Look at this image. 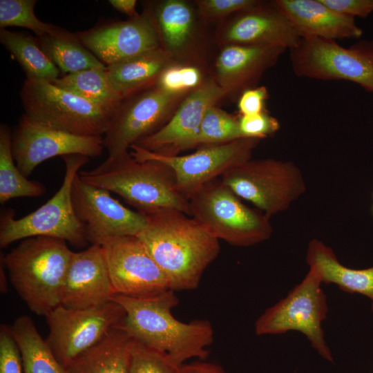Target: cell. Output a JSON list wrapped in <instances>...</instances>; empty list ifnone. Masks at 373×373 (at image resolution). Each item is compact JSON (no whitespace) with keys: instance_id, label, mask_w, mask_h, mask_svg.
Here are the masks:
<instances>
[{"instance_id":"cell-1","label":"cell","mask_w":373,"mask_h":373,"mask_svg":"<svg viewBox=\"0 0 373 373\" xmlns=\"http://www.w3.org/2000/svg\"><path fill=\"white\" fill-rule=\"evenodd\" d=\"M144 216L145 227L137 236L166 275L171 289L197 287L220 252L219 240L180 211L162 209Z\"/></svg>"},{"instance_id":"cell-2","label":"cell","mask_w":373,"mask_h":373,"mask_svg":"<svg viewBox=\"0 0 373 373\" xmlns=\"http://www.w3.org/2000/svg\"><path fill=\"white\" fill-rule=\"evenodd\" d=\"M112 300L124 309L117 327L132 339L166 354L178 366L191 358H205L213 343V329L207 321L182 323L172 315L178 303L174 290L146 297L115 294Z\"/></svg>"},{"instance_id":"cell-3","label":"cell","mask_w":373,"mask_h":373,"mask_svg":"<svg viewBox=\"0 0 373 373\" xmlns=\"http://www.w3.org/2000/svg\"><path fill=\"white\" fill-rule=\"evenodd\" d=\"M79 175L90 184L119 195L143 215L171 209L190 216L189 200L178 191L172 169L161 162L137 161L128 151L108 156Z\"/></svg>"},{"instance_id":"cell-4","label":"cell","mask_w":373,"mask_h":373,"mask_svg":"<svg viewBox=\"0 0 373 373\" xmlns=\"http://www.w3.org/2000/svg\"><path fill=\"white\" fill-rule=\"evenodd\" d=\"M73 253L65 240L35 236L22 240L1 262L29 309L46 316L61 305Z\"/></svg>"},{"instance_id":"cell-5","label":"cell","mask_w":373,"mask_h":373,"mask_svg":"<svg viewBox=\"0 0 373 373\" xmlns=\"http://www.w3.org/2000/svg\"><path fill=\"white\" fill-rule=\"evenodd\" d=\"M220 178L189 198L190 216L216 239L236 247L252 246L270 238V218L251 209Z\"/></svg>"},{"instance_id":"cell-6","label":"cell","mask_w":373,"mask_h":373,"mask_svg":"<svg viewBox=\"0 0 373 373\" xmlns=\"http://www.w3.org/2000/svg\"><path fill=\"white\" fill-rule=\"evenodd\" d=\"M62 158L65 163L63 182L49 200L21 218H16L12 210L1 213V248L17 240L35 236L55 238L77 247L88 244L84 228L73 209L72 186L79 170L89 162L90 157L75 154Z\"/></svg>"},{"instance_id":"cell-7","label":"cell","mask_w":373,"mask_h":373,"mask_svg":"<svg viewBox=\"0 0 373 373\" xmlns=\"http://www.w3.org/2000/svg\"><path fill=\"white\" fill-rule=\"evenodd\" d=\"M19 95L28 119L78 135L103 137L115 112L44 81L26 79Z\"/></svg>"},{"instance_id":"cell-8","label":"cell","mask_w":373,"mask_h":373,"mask_svg":"<svg viewBox=\"0 0 373 373\" xmlns=\"http://www.w3.org/2000/svg\"><path fill=\"white\" fill-rule=\"evenodd\" d=\"M220 178L269 218L287 210L307 189L303 175L293 162L273 158H251Z\"/></svg>"},{"instance_id":"cell-9","label":"cell","mask_w":373,"mask_h":373,"mask_svg":"<svg viewBox=\"0 0 373 373\" xmlns=\"http://www.w3.org/2000/svg\"><path fill=\"white\" fill-rule=\"evenodd\" d=\"M321 283L316 269L309 267L304 279L286 297L268 308L257 319L256 334L260 336L300 332L307 336L312 347L324 359L332 362V352L321 327L328 311Z\"/></svg>"},{"instance_id":"cell-10","label":"cell","mask_w":373,"mask_h":373,"mask_svg":"<svg viewBox=\"0 0 373 373\" xmlns=\"http://www.w3.org/2000/svg\"><path fill=\"white\" fill-rule=\"evenodd\" d=\"M260 140L245 137L202 146L194 153L174 156L159 155L133 144L129 149V153L137 161L156 160L169 166L175 175L178 191L189 200L206 184L251 159Z\"/></svg>"},{"instance_id":"cell-11","label":"cell","mask_w":373,"mask_h":373,"mask_svg":"<svg viewBox=\"0 0 373 373\" xmlns=\"http://www.w3.org/2000/svg\"><path fill=\"white\" fill-rule=\"evenodd\" d=\"M187 94L170 93L155 84L123 99L103 136L108 156L128 152L132 145L157 131Z\"/></svg>"},{"instance_id":"cell-12","label":"cell","mask_w":373,"mask_h":373,"mask_svg":"<svg viewBox=\"0 0 373 373\" xmlns=\"http://www.w3.org/2000/svg\"><path fill=\"white\" fill-rule=\"evenodd\" d=\"M124 316L123 307L112 300L85 309H68L59 305L45 316L49 327L46 341L65 367L117 327Z\"/></svg>"},{"instance_id":"cell-13","label":"cell","mask_w":373,"mask_h":373,"mask_svg":"<svg viewBox=\"0 0 373 373\" xmlns=\"http://www.w3.org/2000/svg\"><path fill=\"white\" fill-rule=\"evenodd\" d=\"M289 51L296 76L349 81L373 93V61L352 48H345L335 40L308 37H301Z\"/></svg>"},{"instance_id":"cell-14","label":"cell","mask_w":373,"mask_h":373,"mask_svg":"<svg viewBox=\"0 0 373 373\" xmlns=\"http://www.w3.org/2000/svg\"><path fill=\"white\" fill-rule=\"evenodd\" d=\"M100 245L115 294L146 297L171 289L166 275L137 236L109 238Z\"/></svg>"},{"instance_id":"cell-15","label":"cell","mask_w":373,"mask_h":373,"mask_svg":"<svg viewBox=\"0 0 373 373\" xmlns=\"http://www.w3.org/2000/svg\"><path fill=\"white\" fill-rule=\"evenodd\" d=\"M75 213L91 245H101L112 238L137 236L144 228L146 217L122 204L110 191L82 180L79 173L72 186Z\"/></svg>"},{"instance_id":"cell-16","label":"cell","mask_w":373,"mask_h":373,"mask_svg":"<svg viewBox=\"0 0 373 373\" xmlns=\"http://www.w3.org/2000/svg\"><path fill=\"white\" fill-rule=\"evenodd\" d=\"M12 154L27 178L44 161L56 156L79 154L93 157L104 149L102 136H82L52 128L28 119L23 114L12 137Z\"/></svg>"},{"instance_id":"cell-17","label":"cell","mask_w":373,"mask_h":373,"mask_svg":"<svg viewBox=\"0 0 373 373\" xmlns=\"http://www.w3.org/2000/svg\"><path fill=\"white\" fill-rule=\"evenodd\" d=\"M75 34L106 66L162 48L157 25L148 11L126 21L102 22Z\"/></svg>"},{"instance_id":"cell-18","label":"cell","mask_w":373,"mask_h":373,"mask_svg":"<svg viewBox=\"0 0 373 373\" xmlns=\"http://www.w3.org/2000/svg\"><path fill=\"white\" fill-rule=\"evenodd\" d=\"M225 94L216 80H207L189 93L169 121L157 131L137 145L167 156L195 147V139L207 110Z\"/></svg>"},{"instance_id":"cell-19","label":"cell","mask_w":373,"mask_h":373,"mask_svg":"<svg viewBox=\"0 0 373 373\" xmlns=\"http://www.w3.org/2000/svg\"><path fill=\"white\" fill-rule=\"evenodd\" d=\"M301 37L273 1H260L236 13L222 36L227 44L267 46L291 49Z\"/></svg>"},{"instance_id":"cell-20","label":"cell","mask_w":373,"mask_h":373,"mask_svg":"<svg viewBox=\"0 0 373 373\" xmlns=\"http://www.w3.org/2000/svg\"><path fill=\"white\" fill-rule=\"evenodd\" d=\"M115 295L101 245L73 253L61 305L85 309L104 305Z\"/></svg>"},{"instance_id":"cell-21","label":"cell","mask_w":373,"mask_h":373,"mask_svg":"<svg viewBox=\"0 0 373 373\" xmlns=\"http://www.w3.org/2000/svg\"><path fill=\"white\" fill-rule=\"evenodd\" d=\"M286 50L280 47L227 44L216 62V82L226 97H239L256 87Z\"/></svg>"},{"instance_id":"cell-22","label":"cell","mask_w":373,"mask_h":373,"mask_svg":"<svg viewBox=\"0 0 373 373\" xmlns=\"http://www.w3.org/2000/svg\"><path fill=\"white\" fill-rule=\"evenodd\" d=\"M278 9L286 17L301 37L326 39H358L363 30L354 18L341 15L321 0H275Z\"/></svg>"},{"instance_id":"cell-23","label":"cell","mask_w":373,"mask_h":373,"mask_svg":"<svg viewBox=\"0 0 373 373\" xmlns=\"http://www.w3.org/2000/svg\"><path fill=\"white\" fill-rule=\"evenodd\" d=\"M172 64L171 52L162 47L106 66V73L123 100L154 86L162 72Z\"/></svg>"},{"instance_id":"cell-24","label":"cell","mask_w":373,"mask_h":373,"mask_svg":"<svg viewBox=\"0 0 373 373\" xmlns=\"http://www.w3.org/2000/svg\"><path fill=\"white\" fill-rule=\"evenodd\" d=\"M306 261L309 267L316 269L322 283L336 284L345 292L369 298L373 312V266L362 269L347 267L331 247L317 239L309 242Z\"/></svg>"},{"instance_id":"cell-25","label":"cell","mask_w":373,"mask_h":373,"mask_svg":"<svg viewBox=\"0 0 373 373\" xmlns=\"http://www.w3.org/2000/svg\"><path fill=\"white\" fill-rule=\"evenodd\" d=\"M132 338L115 327L103 339L73 359L66 373H129Z\"/></svg>"},{"instance_id":"cell-26","label":"cell","mask_w":373,"mask_h":373,"mask_svg":"<svg viewBox=\"0 0 373 373\" xmlns=\"http://www.w3.org/2000/svg\"><path fill=\"white\" fill-rule=\"evenodd\" d=\"M0 41L23 70L26 79L52 83L59 78V69L30 35L1 29Z\"/></svg>"},{"instance_id":"cell-27","label":"cell","mask_w":373,"mask_h":373,"mask_svg":"<svg viewBox=\"0 0 373 373\" xmlns=\"http://www.w3.org/2000/svg\"><path fill=\"white\" fill-rule=\"evenodd\" d=\"M10 329L20 350L23 373H66L30 317H18Z\"/></svg>"},{"instance_id":"cell-28","label":"cell","mask_w":373,"mask_h":373,"mask_svg":"<svg viewBox=\"0 0 373 373\" xmlns=\"http://www.w3.org/2000/svg\"><path fill=\"white\" fill-rule=\"evenodd\" d=\"M38 38V37H37ZM41 48L56 66L68 74L87 69H106L78 39L75 33L61 29L38 38Z\"/></svg>"},{"instance_id":"cell-29","label":"cell","mask_w":373,"mask_h":373,"mask_svg":"<svg viewBox=\"0 0 373 373\" xmlns=\"http://www.w3.org/2000/svg\"><path fill=\"white\" fill-rule=\"evenodd\" d=\"M106 69L93 68L67 74L52 84L103 108L115 111L122 99L112 86Z\"/></svg>"},{"instance_id":"cell-30","label":"cell","mask_w":373,"mask_h":373,"mask_svg":"<svg viewBox=\"0 0 373 373\" xmlns=\"http://www.w3.org/2000/svg\"><path fill=\"white\" fill-rule=\"evenodd\" d=\"M12 133L10 128L0 126V203L17 198L39 197L45 193L41 184L30 181L17 167L12 154Z\"/></svg>"},{"instance_id":"cell-31","label":"cell","mask_w":373,"mask_h":373,"mask_svg":"<svg viewBox=\"0 0 373 373\" xmlns=\"http://www.w3.org/2000/svg\"><path fill=\"white\" fill-rule=\"evenodd\" d=\"M154 20L168 51L179 50L185 46L193 22L192 10L186 3L180 0L162 2L157 8Z\"/></svg>"},{"instance_id":"cell-32","label":"cell","mask_w":373,"mask_h":373,"mask_svg":"<svg viewBox=\"0 0 373 373\" xmlns=\"http://www.w3.org/2000/svg\"><path fill=\"white\" fill-rule=\"evenodd\" d=\"M245 138L238 119L215 106L209 108L195 139L196 146L221 144Z\"/></svg>"},{"instance_id":"cell-33","label":"cell","mask_w":373,"mask_h":373,"mask_svg":"<svg viewBox=\"0 0 373 373\" xmlns=\"http://www.w3.org/2000/svg\"><path fill=\"white\" fill-rule=\"evenodd\" d=\"M36 0H0V28L20 27L32 30L37 37L55 34L62 28L45 23L35 14Z\"/></svg>"},{"instance_id":"cell-34","label":"cell","mask_w":373,"mask_h":373,"mask_svg":"<svg viewBox=\"0 0 373 373\" xmlns=\"http://www.w3.org/2000/svg\"><path fill=\"white\" fill-rule=\"evenodd\" d=\"M129 373H180V367L166 354L132 339Z\"/></svg>"},{"instance_id":"cell-35","label":"cell","mask_w":373,"mask_h":373,"mask_svg":"<svg viewBox=\"0 0 373 373\" xmlns=\"http://www.w3.org/2000/svg\"><path fill=\"white\" fill-rule=\"evenodd\" d=\"M202 83L198 68L172 64L162 72L155 84L170 93H189Z\"/></svg>"},{"instance_id":"cell-36","label":"cell","mask_w":373,"mask_h":373,"mask_svg":"<svg viewBox=\"0 0 373 373\" xmlns=\"http://www.w3.org/2000/svg\"><path fill=\"white\" fill-rule=\"evenodd\" d=\"M0 373H23L20 350L10 326L0 328Z\"/></svg>"},{"instance_id":"cell-37","label":"cell","mask_w":373,"mask_h":373,"mask_svg":"<svg viewBox=\"0 0 373 373\" xmlns=\"http://www.w3.org/2000/svg\"><path fill=\"white\" fill-rule=\"evenodd\" d=\"M238 121L245 137L262 140L275 134L280 127L278 119L265 111L257 114L241 115Z\"/></svg>"},{"instance_id":"cell-38","label":"cell","mask_w":373,"mask_h":373,"mask_svg":"<svg viewBox=\"0 0 373 373\" xmlns=\"http://www.w3.org/2000/svg\"><path fill=\"white\" fill-rule=\"evenodd\" d=\"M261 1L257 0H200L197 1L201 15L216 19L251 8Z\"/></svg>"},{"instance_id":"cell-39","label":"cell","mask_w":373,"mask_h":373,"mask_svg":"<svg viewBox=\"0 0 373 373\" xmlns=\"http://www.w3.org/2000/svg\"><path fill=\"white\" fill-rule=\"evenodd\" d=\"M268 97V90L264 86L246 90L238 98V107L240 113L241 115H249L265 111V104Z\"/></svg>"},{"instance_id":"cell-40","label":"cell","mask_w":373,"mask_h":373,"mask_svg":"<svg viewBox=\"0 0 373 373\" xmlns=\"http://www.w3.org/2000/svg\"><path fill=\"white\" fill-rule=\"evenodd\" d=\"M334 11L355 19L365 18L373 12V0H321Z\"/></svg>"},{"instance_id":"cell-41","label":"cell","mask_w":373,"mask_h":373,"mask_svg":"<svg viewBox=\"0 0 373 373\" xmlns=\"http://www.w3.org/2000/svg\"><path fill=\"white\" fill-rule=\"evenodd\" d=\"M180 373H225L222 367L218 365L205 363L195 362L180 367Z\"/></svg>"},{"instance_id":"cell-42","label":"cell","mask_w":373,"mask_h":373,"mask_svg":"<svg viewBox=\"0 0 373 373\" xmlns=\"http://www.w3.org/2000/svg\"><path fill=\"white\" fill-rule=\"evenodd\" d=\"M108 3L117 11L126 15L130 18L138 17L136 10L137 1L135 0H109Z\"/></svg>"},{"instance_id":"cell-43","label":"cell","mask_w":373,"mask_h":373,"mask_svg":"<svg viewBox=\"0 0 373 373\" xmlns=\"http://www.w3.org/2000/svg\"><path fill=\"white\" fill-rule=\"evenodd\" d=\"M350 48L373 61V40H360Z\"/></svg>"},{"instance_id":"cell-44","label":"cell","mask_w":373,"mask_h":373,"mask_svg":"<svg viewBox=\"0 0 373 373\" xmlns=\"http://www.w3.org/2000/svg\"><path fill=\"white\" fill-rule=\"evenodd\" d=\"M372 201H373V192H372ZM372 213L373 215V203H372Z\"/></svg>"}]
</instances>
